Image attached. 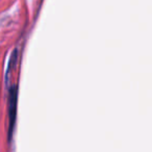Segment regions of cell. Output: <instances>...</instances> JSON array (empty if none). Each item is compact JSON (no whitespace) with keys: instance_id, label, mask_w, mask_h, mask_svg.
Masks as SVG:
<instances>
[{"instance_id":"6da1fadb","label":"cell","mask_w":152,"mask_h":152,"mask_svg":"<svg viewBox=\"0 0 152 152\" xmlns=\"http://www.w3.org/2000/svg\"><path fill=\"white\" fill-rule=\"evenodd\" d=\"M17 97H18V88L16 86L10 90V101H9V116H10V131L9 137L11 139L13 134L14 124L16 120V110H17Z\"/></svg>"}]
</instances>
